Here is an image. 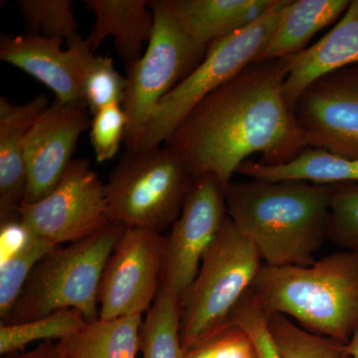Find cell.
Instances as JSON below:
<instances>
[{"label":"cell","mask_w":358,"mask_h":358,"mask_svg":"<svg viewBox=\"0 0 358 358\" xmlns=\"http://www.w3.org/2000/svg\"><path fill=\"white\" fill-rule=\"evenodd\" d=\"M293 110L306 148L358 162V64L315 80Z\"/></svg>","instance_id":"11"},{"label":"cell","mask_w":358,"mask_h":358,"mask_svg":"<svg viewBox=\"0 0 358 358\" xmlns=\"http://www.w3.org/2000/svg\"><path fill=\"white\" fill-rule=\"evenodd\" d=\"M250 291L266 315L293 317L317 336L346 345L358 329L357 252H338L308 267L262 264Z\"/></svg>","instance_id":"3"},{"label":"cell","mask_w":358,"mask_h":358,"mask_svg":"<svg viewBox=\"0 0 358 358\" xmlns=\"http://www.w3.org/2000/svg\"><path fill=\"white\" fill-rule=\"evenodd\" d=\"M186 31L208 48L216 40L254 24L278 0H171Z\"/></svg>","instance_id":"18"},{"label":"cell","mask_w":358,"mask_h":358,"mask_svg":"<svg viewBox=\"0 0 358 358\" xmlns=\"http://www.w3.org/2000/svg\"><path fill=\"white\" fill-rule=\"evenodd\" d=\"M231 324L248 336L258 358H282L268 331L267 315L259 307L250 289L233 310Z\"/></svg>","instance_id":"30"},{"label":"cell","mask_w":358,"mask_h":358,"mask_svg":"<svg viewBox=\"0 0 358 358\" xmlns=\"http://www.w3.org/2000/svg\"><path fill=\"white\" fill-rule=\"evenodd\" d=\"M194 182L183 159L166 145L127 150L106 185L110 220L162 233L180 215Z\"/></svg>","instance_id":"6"},{"label":"cell","mask_w":358,"mask_h":358,"mask_svg":"<svg viewBox=\"0 0 358 358\" xmlns=\"http://www.w3.org/2000/svg\"><path fill=\"white\" fill-rule=\"evenodd\" d=\"M331 185L251 179L225 190L228 217L266 265L308 267L327 240Z\"/></svg>","instance_id":"2"},{"label":"cell","mask_w":358,"mask_h":358,"mask_svg":"<svg viewBox=\"0 0 358 358\" xmlns=\"http://www.w3.org/2000/svg\"><path fill=\"white\" fill-rule=\"evenodd\" d=\"M6 358H70L66 355L60 343L54 341L41 343L33 350L6 355Z\"/></svg>","instance_id":"32"},{"label":"cell","mask_w":358,"mask_h":358,"mask_svg":"<svg viewBox=\"0 0 358 358\" xmlns=\"http://www.w3.org/2000/svg\"><path fill=\"white\" fill-rule=\"evenodd\" d=\"M268 327L282 358H353L345 343L310 333L282 315H267Z\"/></svg>","instance_id":"25"},{"label":"cell","mask_w":358,"mask_h":358,"mask_svg":"<svg viewBox=\"0 0 358 358\" xmlns=\"http://www.w3.org/2000/svg\"><path fill=\"white\" fill-rule=\"evenodd\" d=\"M20 218L28 232L57 246L87 239L112 222L106 185L85 159H73L57 186L43 199L23 201Z\"/></svg>","instance_id":"9"},{"label":"cell","mask_w":358,"mask_h":358,"mask_svg":"<svg viewBox=\"0 0 358 358\" xmlns=\"http://www.w3.org/2000/svg\"><path fill=\"white\" fill-rule=\"evenodd\" d=\"M237 173L256 180H300L319 185L358 183V162L338 157L324 150L308 148L291 162L280 166L245 162Z\"/></svg>","instance_id":"20"},{"label":"cell","mask_w":358,"mask_h":358,"mask_svg":"<svg viewBox=\"0 0 358 358\" xmlns=\"http://www.w3.org/2000/svg\"><path fill=\"white\" fill-rule=\"evenodd\" d=\"M90 140L99 164L114 159L124 143L127 115L122 105H112L92 115Z\"/></svg>","instance_id":"29"},{"label":"cell","mask_w":358,"mask_h":358,"mask_svg":"<svg viewBox=\"0 0 358 358\" xmlns=\"http://www.w3.org/2000/svg\"><path fill=\"white\" fill-rule=\"evenodd\" d=\"M188 358H258L248 336L231 324L217 336L187 353Z\"/></svg>","instance_id":"31"},{"label":"cell","mask_w":358,"mask_h":358,"mask_svg":"<svg viewBox=\"0 0 358 358\" xmlns=\"http://www.w3.org/2000/svg\"><path fill=\"white\" fill-rule=\"evenodd\" d=\"M289 0L277 4L254 24L209 45L203 60L159 103L136 150L160 147L204 98L253 64L265 49Z\"/></svg>","instance_id":"8"},{"label":"cell","mask_w":358,"mask_h":358,"mask_svg":"<svg viewBox=\"0 0 358 358\" xmlns=\"http://www.w3.org/2000/svg\"><path fill=\"white\" fill-rule=\"evenodd\" d=\"M289 58L255 62L212 92L166 143L193 178L214 176L224 192L251 155L280 166L306 150L294 110L285 99Z\"/></svg>","instance_id":"1"},{"label":"cell","mask_w":358,"mask_h":358,"mask_svg":"<svg viewBox=\"0 0 358 358\" xmlns=\"http://www.w3.org/2000/svg\"><path fill=\"white\" fill-rule=\"evenodd\" d=\"M289 58L285 99L293 110L303 90L319 78L358 64V0H352L338 23L313 46Z\"/></svg>","instance_id":"16"},{"label":"cell","mask_w":358,"mask_h":358,"mask_svg":"<svg viewBox=\"0 0 358 358\" xmlns=\"http://www.w3.org/2000/svg\"><path fill=\"white\" fill-rule=\"evenodd\" d=\"M166 236L157 231L127 228L106 264L99 319L143 315L162 287Z\"/></svg>","instance_id":"10"},{"label":"cell","mask_w":358,"mask_h":358,"mask_svg":"<svg viewBox=\"0 0 358 358\" xmlns=\"http://www.w3.org/2000/svg\"><path fill=\"white\" fill-rule=\"evenodd\" d=\"M87 324L76 310H61L40 319L0 326V353L8 355L23 352L26 346L36 341H62L72 336Z\"/></svg>","instance_id":"23"},{"label":"cell","mask_w":358,"mask_h":358,"mask_svg":"<svg viewBox=\"0 0 358 358\" xmlns=\"http://www.w3.org/2000/svg\"><path fill=\"white\" fill-rule=\"evenodd\" d=\"M64 42L62 38H49L31 32L2 35L0 59L48 87L59 102L86 106L85 75L95 52L88 39L83 37L68 45V49H63Z\"/></svg>","instance_id":"14"},{"label":"cell","mask_w":358,"mask_h":358,"mask_svg":"<svg viewBox=\"0 0 358 358\" xmlns=\"http://www.w3.org/2000/svg\"><path fill=\"white\" fill-rule=\"evenodd\" d=\"M71 0H20L18 7L26 27L49 38H62L68 45L81 39Z\"/></svg>","instance_id":"26"},{"label":"cell","mask_w":358,"mask_h":358,"mask_svg":"<svg viewBox=\"0 0 358 358\" xmlns=\"http://www.w3.org/2000/svg\"><path fill=\"white\" fill-rule=\"evenodd\" d=\"M143 322L141 315L99 319L59 343L70 358H136Z\"/></svg>","instance_id":"21"},{"label":"cell","mask_w":358,"mask_h":358,"mask_svg":"<svg viewBox=\"0 0 358 358\" xmlns=\"http://www.w3.org/2000/svg\"><path fill=\"white\" fill-rule=\"evenodd\" d=\"M143 358H188L180 338V300L160 288L141 329Z\"/></svg>","instance_id":"22"},{"label":"cell","mask_w":358,"mask_h":358,"mask_svg":"<svg viewBox=\"0 0 358 358\" xmlns=\"http://www.w3.org/2000/svg\"><path fill=\"white\" fill-rule=\"evenodd\" d=\"M49 106L45 95L20 106L0 99V223L20 218L27 187L26 134Z\"/></svg>","instance_id":"15"},{"label":"cell","mask_w":358,"mask_h":358,"mask_svg":"<svg viewBox=\"0 0 358 358\" xmlns=\"http://www.w3.org/2000/svg\"><path fill=\"white\" fill-rule=\"evenodd\" d=\"M91 124L86 106L58 100L35 120L25 138L26 203L43 199L57 186L74 159L80 136Z\"/></svg>","instance_id":"13"},{"label":"cell","mask_w":358,"mask_h":358,"mask_svg":"<svg viewBox=\"0 0 358 358\" xmlns=\"http://www.w3.org/2000/svg\"><path fill=\"white\" fill-rule=\"evenodd\" d=\"M227 215L225 192L216 178L208 174L196 179L166 236L160 288L182 298Z\"/></svg>","instance_id":"12"},{"label":"cell","mask_w":358,"mask_h":358,"mask_svg":"<svg viewBox=\"0 0 358 358\" xmlns=\"http://www.w3.org/2000/svg\"><path fill=\"white\" fill-rule=\"evenodd\" d=\"M127 79L115 70L113 59L96 56L92 60L83 83L85 103L92 115L112 105H122Z\"/></svg>","instance_id":"28"},{"label":"cell","mask_w":358,"mask_h":358,"mask_svg":"<svg viewBox=\"0 0 358 358\" xmlns=\"http://www.w3.org/2000/svg\"><path fill=\"white\" fill-rule=\"evenodd\" d=\"M345 345L346 350L350 353V355L353 358H358V329Z\"/></svg>","instance_id":"33"},{"label":"cell","mask_w":358,"mask_h":358,"mask_svg":"<svg viewBox=\"0 0 358 358\" xmlns=\"http://www.w3.org/2000/svg\"><path fill=\"white\" fill-rule=\"evenodd\" d=\"M350 3L348 0H289L256 62L288 58L301 53L315 33L345 14Z\"/></svg>","instance_id":"19"},{"label":"cell","mask_w":358,"mask_h":358,"mask_svg":"<svg viewBox=\"0 0 358 358\" xmlns=\"http://www.w3.org/2000/svg\"><path fill=\"white\" fill-rule=\"evenodd\" d=\"M87 9L95 15L87 37L94 52L107 37L114 38L117 53L127 66L143 54L154 30L155 16L147 0H86Z\"/></svg>","instance_id":"17"},{"label":"cell","mask_w":358,"mask_h":358,"mask_svg":"<svg viewBox=\"0 0 358 358\" xmlns=\"http://www.w3.org/2000/svg\"><path fill=\"white\" fill-rule=\"evenodd\" d=\"M154 30L140 59L127 66L124 145L136 150L143 129L162 99L203 60L207 49L195 42L179 20L171 0L150 1Z\"/></svg>","instance_id":"7"},{"label":"cell","mask_w":358,"mask_h":358,"mask_svg":"<svg viewBox=\"0 0 358 358\" xmlns=\"http://www.w3.org/2000/svg\"><path fill=\"white\" fill-rule=\"evenodd\" d=\"M261 265L255 246L227 215L199 274L180 299V338L186 353L232 324L231 315Z\"/></svg>","instance_id":"5"},{"label":"cell","mask_w":358,"mask_h":358,"mask_svg":"<svg viewBox=\"0 0 358 358\" xmlns=\"http://www.w3.org/2000/svg\"><path fill=\"white\" fill-rule=\"evenodd\" d=\"M56 247L57 245L27 231L20 244L2 258L0 268V319L2 322L8 317L37 264Z\"/></svg>","instance_id":"24"},{"label":"cell","mask_w":358,"mask_h":358,"mask_svg":"<svg viewBox=\"0 0 358 358\" xmlns=\"http://www.w3.org/2000/svg\"><path fill=\"white\" fill-rule=\"evenodd\" d=\"M127 227L110 222L96 234L46 254L28 278L1 324H20L61 310H76L87 322L99 320L103 270Z\"/></svg>","instance_id":"4"},{"label":"cell","mask_w":358,"mask_h":358,"mask_svg":"<svg viewBox=\"0 0 358 358\" xmlns=\"http://www.w3.org/2000/svg\"><path fill=\"white\" fill-rule=\"evenodd\" d=\"M327 240L358 253V183L331 185Z\"/></svg>","instance_id":"27"}]
</instances>
